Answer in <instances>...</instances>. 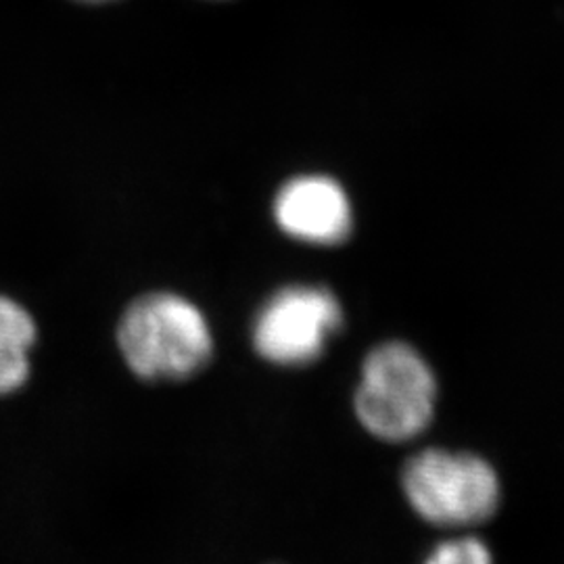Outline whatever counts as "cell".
I'll return each instance as SVG.
<instances>
[{
  "instance_id": "2",
  "label": "cell",
  "mask_w": 564,
  "mask_h": 564,
  "mask_svg": "<svg viewBox=\"0 0 564 564\" xmlns=\"http://www.w3.org/2000/svg\"><path fill=\"white\" fill-rule=\"evenodd\" d=\"M435 405V372L414 345L381 343L366 356L354 412L372 437L387 444L416 440L433 421Z\"/></svg>"
},
{
  "instance_id": "3",
  "label": "cell",
  "mask_w": 564,
  "mask_h": 564,
  "mask_svg": "<svg viewBox=\"0 0 564 564\" xmlns=\"http://www.w3.org/2000/svg\"><path fill=\"white\" fill-rule=\"evenodd\" d=\"M402 489L423 521L444 529L485 523L502 496L498 473L485 458L442 447L423 449L405 463Z\"/></svg>"
},
{
  "instance_id": "4",
  "label": "cell",
  "mask_w": 564,
  "mask_h": 564,
  "mask_svg": "<svg viewBox=\"0 0 564 564\" xmlns=\"http://www.w3.org/2000/svg\"><path fill=\"white\" fill-rule=\"evenodd\" d=\"M341 326L343 307L333 291L318 284H289L258 312L253 347L276 366H307L323 358Z\"/></svg>"
},
{
  "instance_id": "9",
  "label": "cell",
  "mask_w": 564,
  "mask_h": 564,
  "mask_svg": "<svg viewBox=\"0 0 564 564\" xmlns=\"http://www.w3.org/2000/svg\"><path fill=\"white\" fill-rule=\"evenodd\" d=\"M78 2H88V4H99V2H107V0H78Z\"/></svg>"
},
{
  "instance_id": "1",
  "label": "cell",
  "mask_w": 564,
  "mask_h": 564,
  "mask_svg": "<svg viewBox=\"0 0 564 564\" xmlns=\"http://www.w3.org/2000/svg\"><path fill=\"white\" fill-rule=\"evenodd\" d=\"M123 360L149 381H181L212 358L214 339L202 310L178 293H147L130 303L118 328Z\"/></svg>"
},
{
  "instance_id": "8",
  "label": "cell",
  "mask_w": 564,
  "mask_h": 564,
  "mask_svg": "<svg viewBox=\"0 0 564 564\" xmlns=\"http://www.w3.org/2000/svg\"><path fill=\"white\" fill-rule=\"evenodd\" d=\"M30 358L23 351H0V395L18 391L28 381Z\"/></svg>"
},
{
  "instance_id": "6",
  "label": "cell",
  "mask_w": 564,
  "mask_h": 564,
  "mask_svg": "<svg viewBox=\"0 0 564 564\" xmlns=\"http://www.w3.org/2000/svg\"><path fill=\"white\" fill-rule=\"evenodd\" d=\"M36 341V324L30 312L9 297L0 295V351L28 354Z\"/></svg>"
},
{
  "instance_id": "5",
  "label": "cell",
  "mask_w": 564,
  "mask_h": 564,
  "mask_svg": "<svg viewBox=\"0 0 564 564\" xmlns=\"http://www.w3.org/2000/svg\"><path fill=\"white\" fill-rule=\"evenodd\" d=\"M272 212L286 237L307 245H339L354 228L349 197L328 176H297L282 184Z\"/></svg>"
},
{
  "instance_id": "7",
  "label": "cell",
  "mask_w": 564,
  "mask_h": 564,
  "mask_svg": "<svg viewBox=\"0 0 564 564\" xmlns=\"http://www.w3.org/2000/svg\"><path fill=\"white\" fill-rule=\"evenodd\" d=\"M424 564H494V556L484 540L463 535L435 545Z\"/></svg>"
}]
</instances>
